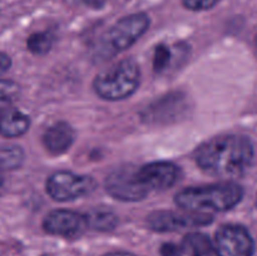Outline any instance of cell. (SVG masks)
<instances>
[{
    "label": "cell",
    "instance_id": "cell-20",
    "mask_svg": "<svg viewBox=\"0 0 257 256\" xmlns=\"http://www.w3.org/2000/svg\"><path fill=\"white\" fill-rule=\"evenodd\" d=\"M182 3L187 9L193 12H202L213 8L217 3H220V0H182Z\"/></svg>",
    "mask_w": 257,
    "mask_h": 256
},
{
    "label": "cell",
    "instance_id": "cell-1",
    "mask_svg": "<svg viewBox=\"0 0 257 256\" xmlns=\"http://www.w3.org/2000/svg\"><path fill=\"white\" fill-rule=\"evenodd\" d=\"M253 148L245 136L228 135L215 137L197 148L195 161L211 176L236 177L250 167Z\"/></svg>",
    "mask_w": 257,
    "mask_h": 256
},
{
    "label": "cell",
    "instance_id": "cell-12",
    "mask_svg": "<svg viewBox=\"0 0 257 256\" xmlns=\"http://www.w3.org/2000/svg\"><path fill=\"white\" fill-rule=\"evenodd\" d=\"M75 138L72 125L65 122H57L50 125L43 135V145L53 156H59L67 152Z\"/></svg>",
    "mask_w": 257,
    "mask_h": 256
},
{
    "label": "cell",
    "instance_id": "cell-21",
    "mask_svg": "<svg viewBox=\"0 0 257 256\" xmlns=\"http://www.w3.org/2000/svg\"><path fill=\"white\" fill-rule=\"evenodd\" d=\"M183 253H185V248L177 243L167 242L161 247V255L162 256H183Z\"/></svg>",
    "mask_w": 257,
    "mask_h": 256
},
{
    "label": "cell",
    "instance_id": "cell-18",
    "mask_svg": "<svg viewBox=\"0 0 257 256\" xmlns=\"http://www.w3.org/2000/svg\"><path fill=\"white\" fill-rule=\"evenodd\" d=\"M20 87L9 79H0V114L12 107L19 97Z\"/></svg>",
    "mask_w": 257,
    "mask_h": 256
},
{
    "label": "cell",
    "instance_id": "cell-14",
    "mask_svg": "<svg viewBox=\"0 0 257 256\" xmlns=\"http://www.w3.org/2000/svg\"><path fill=\"white\" fill-rule=\"evenodd\" d=\"M185 252L190 256H212L215 251L212 241L207 235L201 232H192L186 235L182 243Z\"/></svg>",
    "mask_w": 257,
    "mask_h": 256
},
{
    "label": "cell",
    "instance_id": "cell-5",
    "mask_svg": "<svg viewBox=\"0 0 257 256\" xmlns=\"http://www.w3.org/2000/svg\"><path fill=\"white\" fill-rule=\"evenodd\" d=\"M97 187L94 178L85 175L59 171L47 180V192L53 200L65 202L89 195Z\"/></svg>",
    "mask_w": 257,
    "mask_h": 256
},
{
    "label": "cell",
    "instance_id": "cell-8",
    "mask_svg": "<svg viewBox=\"0 0 257 256\" xmlns=\"http://www.w3.org/2000/svg\"><path fill=\"white\" fill-rule=\"evenodd\" d=\"M213 217L208 213L193 212L187 211H156L151 213L147 218L148 226L158 232H168V231L181 230L186 227H200V226L210 225Z\"/></svg>",
    "mask_w": 257,
    "mask_h": 256
},
{
    "label": "cell",
    "instance_id": "cell-25",
    "mask_svg": "<svg viewBox=\"0 0 257 256\" xmlns=\"http://www.w3.org/2000/svg\"><path fill=\"white\" fill-rule=\"evenodd\" d=\"M104 256H133V255H131V253H127V252H112V253H107V255Z\"/></svg>",
    "mask_w": 257,
    "mask_h": 256
},
{
    "label": "cell",
    "instance_id": "cell-2",
    "mask_svg": "<svg viewBox=\"0 0 257 256\" xmlns=\"http://www.w3.org/2000/svg\"><path fill=\"white\" fill-rule=\"evenodd\" d=\"M243 190L235 182H220L213 185L188 187L176 195L175 202L178 207L193 212L231 210L242 200Z\"/></svg>",
    "mask_w": 257,
    "mask_h": 256
},
{
    "label": "cell",
    "instance_id": "cell-17",
    "mask_svg": "<svg viewBox=\"0 0 257 256\" xmlns=\"http://www.w3.org/2000/svg\"><path fill=\"white\" fill-rule=\"evenodd\" d=\"M54 38L48 32H38L30 35L27 40L28 49L35 55H44L52 49Z\"/></svg>",
    "mask_w": 257,
    "mask_h": 256
},
{
    "label": "cell",
    "instance_id": "cell-23",
    "mask_svg": "<svg viewBox=\"0 0 257 256\" xmlns=\"http://www.w3.org/2000/svg\"><path fill=\"white\" fill-rule=\"evenodd\" d=\"M68 5H87V7H98L99 0H64Z\"/></svg>",
    "mask_w": 257,
    "mask_h": 256
},
{
    "label": "cell",
    "instance_id": "cell-9",
    "mask_svg": "<svg viewBox=\"0 0 257 256\" xmlns=\"http://www.w3.org/2000/svg\"><path fill=\"white\" fill-rule=\"evenodd\" d=\"M217 256H252L253 240L248 231L240 225H223L215 236Z\"/></svg>",
    "mask_w": 257,
    "mask_h": 256
},
{
    "label": "cell",
    "instance_id": "cell-7",
    "mask_svg": "<svg viewBox=\"0 0 257 256\" xmlns=\"http://www.w3.org/2000/svg\"><path fill=\"white\" fill-rule=\"evenodd\" d=\"M188 109V99L183 93H171L148 105L143 110L142 119L147 124H171L185 117Z\"/></svg>",
    "mask_w": 257,
    "mask_h": 256
},
{
    "label": "cell",
    "instance_id": "cell-22",
    "mask_svg": "<svg viewBox=\"0 0 257 256\" xmlns=\"http://www.w3.org/2000/svg\"><path fill=\"white\" fill-rule=\"evenodd\" d=\"M12 67V58L4 52H0V75L7 73Z\"/></svg>",
    "mask_w": 257,
    "mask_h": 256
},
{
    "label": "cell",
    "instance_id": "cell-13",
    "mask_svg": "<svg viewBox=\"0 0 257 256\" xmlns=\"http://www.w3.org/2000/svg\"><path fill=\"white\" fill-rule=\"evenodd\" d=\"M30 127V118L20 110L9 108L0 114V135L7 138H17L25 135Z\"/></svg>",
    "mask_w": 257,
    "mask_h": 256
},
{
    "label": "cell",
    "instance_id": "cell-4",
    "mask_svg": "<svg viewBox=\"0 0 257 256\" xmlns=\"http://www.w3.org/2000/svg\"><path fill=\"white\" fill-rule=\"evenodd\" d=\"M150 17L145 13L128 15L118 20L103 38V48L107 54L115 55L132 47L148 30Z\"/></svg>",
    "mask_w": 257,
    "mask_h": 256
},
{
    "label": "cell",
    "instance_id": "cell-3",
    "mask_svg": "<svg viewBox=\"0 0 257 256\" xmlns=\"http://www.w3.org/2000/svg\"><path fill=\"white\" fill-rule=\"evenodd\" d=\"M141 72L132 58L122 59L95 77L93 89L98 97L105 100L125 99L137 90Z\"/></svg>",
    "mask_w": 257,
    "mask_h": 256
},
{
    "label": "cell",
    "instance_id": "cell-10",
    "mask_svg": "<svg viewBox=\"0 0 257 256\" xmlns=\"http://www.w3.org/2000/svg\"><path fill=\"white\" fill-rule=\"evenodd\" d=\"M88 227L85 215L70 210H54L45 216L43 228L50 235L77 237Z\"/></svg>",
    "mask_w": 257,
    "mask_h": 256
},
{
    "label": "cell",
    "instance_id": "cell-19",
    "mask_svg": "<svg viewBox=\"0 0 257 256\" xmlns=\"http://www.w3.org/2000/svg\"><path fill=\"white\" fill-rule=\"evenodd\" d=\"M171 62V50L167 45H158L155 52V59H153V68L157 73H162L170 65Z\"/></svg>",
    "mask_w": 257,
    "mask_h": 256
},
{
    "label": "cell",
    "instance_id": "cell-24",
    "mask_svg": "<svg viewBox=\"0 0 257 256\" xmlns=\"http://www.w3.org/2000/svg\"><path fill=\"white\" fill-rule=\"evenodd\" d=\"M5 168L3 167L2 163H0V195L3 193V190H4L5 187Z\"/></svg>",
    "mask_w": 257,
    "mask_h": 256
},
{
    "label": "cell",
    "instance_id": "cell-11",
    "mask_svg": "<svg viewBox=\"0 0 257 256\" xmlns=\"http://www.w3.org/2000/svg\"><path fill=\"white\" fill-rule=\"evenodd\" d=\"M142 185L148 191H163L176 185L180 177V168L175 163L151 162L137 170Z\"/></svg>",
    "mask_w": 257,
    "mask_h": 256
},
{
    "label": "cell",
    "instance_id": "cell-16",
    "mask_svg": "<svg viewBox=\"0 0 257 256\" xmlns=\"http://www.w3.org/2000/svg\"><path fill=\"white\" fill-rule=\"evenodd\" d=\"M24 161V152L19 146H3L0 147V163L5 171L17 170Z\"/></svg>",
    "mask_w": 257,
    "mask_h": 256
},
{
    "label": "cell",
    "instance_id": "cell-15",
    "mask_svg": "<svg viewBox=\"0 0 257 256\" xmlns=\"http://www.w3.org/2000/svg\"><path fill=\"white\" fill-rule=\"evenodd\" d=\"M88 227L98 231H110L117 226L118 217L114 212L107 208H95L85 213Z\"/></svg>",
    "mask_w": 257,
    "mask_h": 256
},
{
    "label": "cell",
    "instance_id": "cell-27",
    "mask_svg": "<svg viewBox=\"0 0 257 256\" xmlns=\"http://www.w3.org/2000/svg\"><path fill=\"white\" fill-rule=\"evenodd\" d=\"M256 205H257V201H256Z\"/></svg>",
    "mask_w": 257,
    "mask_h": 256
},
{
    "label": "cell",
    "instance_id": "cell-26",
    "mask_svg": "<svg viewBox=\"0 0 257 256\" xmlns=\"http://www.w3.org/2000/svg\"><path fill=\"white\" fill-rule=\"evenodd\" d=\"M256 48H257V40H256Z\"/></svg>",
    "mask_w": 257,
    "mask_h": 256
},
{
    "label": "cell",
    "instance_id": "cell-6",
    "mask_svg": "<svg viewBox=\"0 0 257 256\" xmlns=\"http://www.w3.org/2000/svg\"><path fill=\"white\" fill-rule=\"evenodd\" d=\"M137 170L133 166L115 168L105 178V191L113 198L124 202L145 200L150 191L141 182Z\"/></svg>",
    "mask_w": 257,
    "mask_h": 256
}]
</instances>
